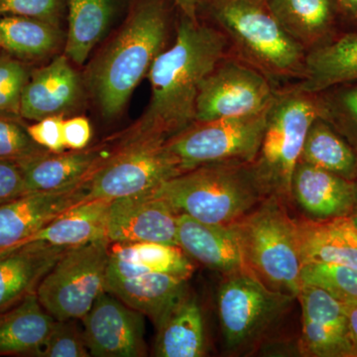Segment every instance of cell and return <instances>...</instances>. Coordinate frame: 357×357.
Wrapping results in <instances>:
<instances>
[{"instance_id":"10","label":"cell","mask_w":357,"mask_h":357,"mask_svg":"<svg viewBox=\"0 0 357 357\" xmlns=\"http://www.w3.org/2000/svg\"><path fill=\"white\" fill-rule=\"evenodd\" d=\"M295 298L272 290L250 269L225 274L218 292V309L225 347L244 349L280 319Z\"/></svg>"},{"instance_id":"43","label":"cell","mask_w":357,"mask_h":357,"mask_svg":"<svg viewBox=\"0 0 357 357\" xmlns=\"http://www.w3.org/2000/svg\"><path fill=\"white\" fill-rule=\"evenodd\" d=\"M347 316H349V331H351L354 357H357V303L347 304Z\"/></svg>"},{"instance_id":"3","label":"cell","mask_w":357,"mask_h":357,"mask_svg":"<svg viewBox=\"0 0 357 357\" xmlns=\"http://www.w3.org/2000/svg\"><path fill=\"white\" fill-rule=\"evenodd\" d=\"M202 11L227 36L230 55L260 70L278 88L282 82L302 79L307 51L281 27L265 0H204Z\"/></svg>"},{"instance_id":"35","label":"cell","mask_w":357,"mask_h":357,"mask_svg":"<svg viewBox=\"0 0 357 357\" xmlns=\"http://www.w3.org/2000/svg\"><path fill=\"white\" fill-rule=\"evenodd\" d=\"M26 126L20 115L0 114V159L20 164L48 152L32 140Z\"/></svg>"},{"instance_id":"33","label":"cell","mask_w":357,"mask_h":357,"mask_svg":"<svg viewBox=\"0 0 357 357\" xmlns=\"http://www.w3.org/2000/svg\"><path fill=\"white\" fill-rule=\"evenodd\" d=\"M301 284L323 289L344 304L357 303V268L307 263L301 269Z\"/></svg>"},{"instance_id":"30","label":"cell","mask_w":357,"mask_h":357,"mask_svg":"<svg viewBox=\"0 0 357 357\" xmlns=\"http://www.w3.org/2000/svg\"><path fill=\"white\" fill-rule=\"evenodd\" d=\"M300 161L347 180L357 178V150L319 115L307 130Z\"/></svg>"},{"instance_id":"1","label":"cell","mask_w":357,"mask_h":357,"mask_svg":"<svg viewBox=\"0 0 357 357\" xmlns=\"http://www.w3.org/2000/svg\"><path fill=\"white\" fill-rule=\"evenodd\" d=\"M229 54V40L217 26L180 13L174 44L155 59L148 72L149 105L119 139L167 141L189 126L195 121L202 82Z\"/></svg>"},{"instance_id":"28","label":"cell","mask_w":357,"mask_h":357,"mask_svg":"<svg viewBox=\"0 0 357 357\" xmlns=\"http://www.w3.org/2000/svg\"><path fill=\"white\" fill-rule=\"evenodd\" d=\"M65 41L60 26L22 16L0 17V50L29 64L57 56Z\"/></svg>"},{"instance_id":"11","label":"cell","mask_w":357,"mask_h":357,"mask_svg":"<svg viewBox=\"0 0 357 357\" xmlns=\"http://www.w3.org/2000/svg\"><path fill=\"white\" fill-rule=\"evenodd\" d=\"M279 89L260 70L229 54L202 82L195 121L258 114L270 107Z\"/></svg>"},{"instance_id":"31","label":"cell","mask_w":357,"mask_h":357,"mask_svg":"<svg viewBox=\"0 0 357 357\" xmlns=\"http://www.w3.org/2000/svg\"><path fill=\"white\" fill-rule=\"evenodd\" d=\"M302 266L307 263H332L357 268V250L340 234L333 220H296Z\"/></svg>"},{"instance_id":"19","label":"cell","mask_w":357,"mask_h":357,"mask_svg":"<svg viewBox=\"0 0 357 357\" xmlns=\"http://www.w3.org/2000/svg\"><path fill=\"white\" fill-rule=\"evenodd\" d=\"M177 244L194 261L223 274L249 269L238 237L230 225H211L180 213Z\"/></svg>"},{"instance_id":"2","label":"cell","mask_w":357,"mask_h":357,"mask_svg":"<svg viewBox=\"0 0 357 357\" xmlns=\"http://www.w3.org/2000/svg\"><path fill=\"white\" fill-rule=\"evenodd\" d=\"M173 0H130L121 27L89 62L84 82L105 119L123 112L129 98L170 41Z\"/></svg>"},{"instance_id":"7","label":"cell","mask_w":357,"mask_h":357,"mask_svg":"<svg viewBox=\"0 0 357 357\" xmlns=\"http://www.w3.org/2000/svg\"><path fill=\"white\" fill-rule=\"evenodd\" d=\"M269 107L244 116L194 121L169 138L166 148L183 173L211 164L251 163L261 146Z\"/></svg>"},{"instance_id":"37","label":"cell","mask_w":357,"mask_h":357,"mask_svg":"<svg viewBox=\"0 0 357 357\" xmlns=\"http://www.w3.org/2000/svg\"><path fill=\"white\" fill-rule=\"evenodd\" d=\"M22 16L62 26L67 0H0V17Z\"/></svg>"},{"instance_id":"5","label":"cell","mask_w":357,"mask_h":357,"mask_svg":"<svg viewBox=\"0 0 357 357\" xmlns=\"http://www.w3.org/2000/svg\"><path fill=\"white\" fill-rule=\"evenodd\" d=\"M280 201L267 197L230 227L249 269L272 290L296 299L302 287L297 225Z\"/></svg>"},{"instance_id":"6","label":"cell","mask_w":357,"mask_h":357,"mask_svg":"<svg viewBox=\"0 0 357 357\" xmlns=\"http://www.w3.org/2000/svg\"><path fill=\"white\" fill-rule=\"evenodd\" d=\"M319 115L317 96L293 84L280 88L268 110L261 146L251 162L267 196L292 198L291 188L305 138Z\"/></svg>"},{"instance_id":"25","label":"cell","mask_w":357,"mask_h":357,"mask_svg":"<svg viewBox=\"0 0 357 357\" xmlns=\"http://www.w3.org/2000/svg\"><path fill=\"white\" fill-rule=\"evenodd\" d=\"M289 36L307 52L330 41L337 7L333 0H265Z\"/></svg>"},{"instance_id":"27","label":"cell","mask_w":357,"mask_h":357,"mask_svg":"<svg viewBox=\"0 0 357 357\" xmlns=\"http://www.w3.org/2000/svg\"><path fill=\"white\" fill-rule=\"evenodd\" d=\"M160 272L190 278L194 264L177 245L158 243H116L110 248L107 274L114 276Z\"/></svg>"},{"instance_id":"40","label":"cell","mask_w":357,"mask_h":357,"mask_svg":"<svg viewBox=\"0 0 357 357\" xmlns=\"http://www.w3.org/2000/svg\"><path fill=\"white\" fill-rule=\"evenodd\" d=\"M63 133L66 149L83 150L89 146L93 136L91 122L84 116H73L64 119Z\"/></svg>"},{"instance_id":"42","label":"cell","mask_w":357,"mask_h":357,"mask_svg":"<svg viewBox=\"0 0 357 357\" xmlns=\"http://www.w3.org/2000/svg\"><path fill=\"white\" fill-rule=\"evenodd\" d=\"M180 13L184 14L192 20H199V11L204 0H173Z\"/></svg>"},{"instance_id":"38","label":"cell","mask_w":357,"mask_h":357,"mask_svg":"<svg viewBox=\"0 0 357 357\" xmlns=\"http://www.w3.org/2000/svg\"><path fill=\"white\" fill-rule=\"evenodd\" d=\"M64 116H48L34 123L27 124L26 129L30 137L39 146L52 153H60L66 150L63 123Z\"/></svg>"},{"instance_id":"9","label":"cell","mask_w":357,"mask_h":357,"mask_svg":"<svg viewBox=\"0 0 357 357\" xmlns=\"http://www.w3.org/2000/svg\"><path fill=\"white\" fill-rule=\"evenodd\" d=\"M166 141L119 139L86 181V199L126 198L154 192L183 173Z\"/></svg>"},{"instance_id":"36","label":"cell","mask_w":357,"mask_h":357,"mask_svg":"<svg viewBox=\"0 0 357 357\" xmlns=\"http://www.w3.org/2000/svg\"><path fill=\"white\" fill-rule=\"evenodd\" d=\"M77 319H56L48 337L34 356L88 357L89 354L84 330L77 325Z\"/></svg>"},{"instance_id":"8","label":"cell","mask_w":357,"mask_h":357,"mask_svg":"<svg viewBox=\"0 0 357 357\" xmlns=\"http://www.w3.org/2000/svg\"><path fill=\"white\" fill-rule=\"evenodd\" d=\"M109 256L107 239L68 249L40 282V304L57 321H83L107 291Z\"/></svg>"},{"instance_id":"17","label":"cell","mask_w":357,"mask_h":357,"mask_svg":"<svg viewBox=\"0 0 357 357\" xmlns=\"http://www.w3.org/2000/svg\"><path fill=\"white\" fill-rule=\"evenodd\" d=\"M291 195L314 220L351 217L357 210L356 182L299 161Z\"/></svg>"},{"instance_id":"39","label":"cell","mask_w":357,"mask_h":357,"mask_svg":"<svg viewBox=\"0 0 357 357\" xmlns=\"http://www.w3.org/2000/svg\"><path fill=\"white\" fill-rule=\"evenodd\" d=\"M28 194L20 165L0 159V206Z\"/></svg>"},{"instance_id":"34","label":"cell","mask_w":357,"mask_h":357,"mask_svg":"<svg viewBox=\"0 0 357 357\" xmlns=\"http://www.w3.org/2000/svg\"><path fill=\"white\" fill-rule=\"evenodd\" d=\"M32 64L0 50V114L20 115L21 98Z\"/></svg>"},{"instance_id":"45","label":"cell","mask_w":357,"mask_h":357,"mask_svg":"<svg viewBox=\"0 0 357 357\" xmlns=\"http://www.w3.org/2000/svg\"><path fill=\"white\" fill-rule=\"evenodd\" d=\"M351 222L354 223V227L357 229V213H354V215H351Z\"/></svg>"},{"instance_id":"16","label":"cell","mask_w":357,"mask_h":357,"mask_svg":"<svg viewBox=\"0 0 357 357\" xmlns=\"http://www.w3.org/2000/svg\"><path fill=\"white\" fill-rule=\"evenodd\" d=\"M86 199V181L51 192H28L0 206V253L20 245L56 217Z\"/></svg>"},{"instance_id":"22","label":"cell","mask_w":357,"mask_h":357,"mask_svg":"<svg viewBox=\"0 0 357 357\" xmlns=\"http://www.w3.org/2000/svg\"><path fill=\"white\" fill-rule=\"evenodd\" d=\"M110 202L98 199L77 204L52 220L16 248L39 241L58 248H73L102 239L107 241Z\"/></svg>"},{"instance_id":"29","label":"cell","mask_w":357,"mask_h":357,"mask_svg":"<svg viewBox=\"0 0 357 357\" xmlns=\"http://www.w3.org/2000/svg\"><path fill=\"white\" fill-rule=\"evenodd\" d=\"M155 356L201 357L206 354V335L201 307L188 293L158 326Z\"/></svg>"},{"instance_id":"13","label":"cell","mask_w":357,"mask_h":357,"mask_svg":"<svg viewBox=\"0 0 357 357\" xmlns=\"http://www.w3.org/2000/svg\"><path fill=\"white\" fill-rule=\"evenodd\" d=\"M298 299L302 307L303 356L354 357L347 304L314 286L303 285Z\"/></svg>"},{"instance_id":"18","label":"cell","mask_w":357,"mask_h":357,"mask_svg":"<svg viewBox=\"0 0 357 357\" xmlns=\"http://www.w3.org/2000/svg\"><path fill=\"white\" fill-rule=\"evenodd\" d=\"M189 279L180 275L160 272L124 277L107 274L105 290L128 307L151 319L158 328L178 303L189 293Z\"/></svg>"},{"instance_id":"4","label":"cell","mask_w":357,"mask_h":357,"mask_svg":"<svg viewBox=\"0 0 357 357\" xmlns=\"http://www.w3.org/2000/svg\"><path fill=\"white\" fill-rule=\"evenodd\" d=\"M153 194L178 215L227 227L238 222L268 197L251 163L197 167L166 181Z\"/></svg>"},{"instance_id":"24","label":"cell","mask_w":357,"mask_h":357,"mask_svg":"<svg viewBox=\"0 0 357 357\" xmlns=\"http://www.w3.org/2000/svg\"><path fill=\"white\" fill-rule=\"evenodd\" d=\"M354 82H357V33H349L307 52L304 75L293 86L316 95Z\"/></svg>"},{"instance_id":"46","label":"cell","mask_w":357,"mask_h":357,"mask_svg":"<svg viewBox=\"0 0 357 357\" xmlns=\"http://www.w3.org/2000/svg\"><path fill=\"white\" fill-rule=\"evenodd\" d=\"M356 197H357V182L356 183Z\"/></svg>"},{"instance_id":"15","label":"cell","mask_w":357,"mask_h":357,"mask_svg":"<svg viewBox=\"0 0 357 357\" xmlns=\"http://www.w3.org/2000/svg\"><path fill=\"white\" fill-rule=\"evenodd\" d=\"M84 77L63 54L49 64L32 70L21 98L20 116L38 121L48 116H67L81 107L86 93Z\"/></svg>"},{"instance_id":"12","label":"cell","mask_w":357,"mask_h":357,"mask_svg":"<svg viewBox=\"0 0 357 357\" xmlns=\"http://www.w3.org/2000/svg\"><path fill=\"white\" fill-rule=\"evenodd\" d=\"M91 356H146L144 314L105 291L83 319Z\"/></svg>"},{"instance_id":"32","label":"cell","mask_w":357,"mask_h":357,"mask_svg":"<svg viewBox=\"0 0 357 357\" xmlns=\"http://www.w3.org/2000/svg\"><path fill=\"white\" fill-rule=\"evenodd\" d=\"M316 96L319 116L357 150V82L333 86Z\"/></svg>"},{"instance_id":"23","label":"cell","mask_w":357,"mask_h":357,"mask_svg":"<svg viewBox=\"0 0 357 357\" xmlns=\"http://www.w3.org/2000/svg\"><path fill=\"white\" fill-rule=\"evenodd\" d=\"M126 0H67L68 31L64 54L83 66L109 32Z\"/></svg>"},{"instance_id":"44","label":"cell","mask_w":357,"mask_h":357,"mask_svg":"<svg viewBox=\"0 0 357 357\" xmlns=\"http://www.w3.org/2000/svg\"><path fill=\"white\" fill-rule=\"evenodd\" d=\"M337 10L351 20H357V0H333Z\"/></svg>"},{"instance_id":"20","label":"cell","mask_w":357,"mask_h":357,"mask_svg":"<svg viewBox=\"0 0 357 357\" xmlns=\"http://www.w3.org/2000/svg\"><path fill=\"white\" fill-rule=\"evenodd\" d=\"M68 249L36 241L0 253V314L36 293L45 275Z\"/></svg>"},{"instance_id":"21","label":"cell","mask_w":357,"mask_h":357,"mask_svg":"<svg viewBox=\"0 0 357 357\" xmlns=\"http://www.w3.org/2000/svg\"><path fill=\"white\" fill-rule=\"evenodd\" d=\"M110 151L105 146L60 153L48 151L18 165L28 192L58 191L84 183Z\"/></svg>"},{"instance_id":"14","label":"cell","mask_w":357,"mask_h":357,"mask_svg":"<svg viewBox=\"0 0 357 357\" xmlns=\"http://www.w3.org/2000/svg\"><path fill=\"white\" fill-rule=\"evenodd\" d=\"M177 211L153 192L110 202L109 243H158L177 245Z\"/></svg>"},{"instance_id":"26","label":"cell","mask_w":357,"mask_h":357,"mask_svg":"<svg viewBox=\"0 0 357 357\" xmlns=\"http://www.w3.org/2000/svg\"><path fill=\"white\" fill-rule=\"evenodd\" d=\"M56 319L40 304L36 293L0 314V356H35Z\"/></svg>"},{"instance_id":"41","label":"cell","mask_w":357,"mask_h":357,"mask_svg":"<svg viewBox=\"0 0 357 357\" xmlns=\"http://www.w3.org/2000/svg\"><path fill=\"white\" fill-rule=\"evenodd\" d=\"M333 222L345 241L357 250V229L351 222V218H335Z\"/></svg>"}]
</instances>
